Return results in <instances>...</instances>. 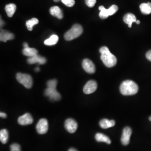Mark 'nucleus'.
I'll list each match as a JSON object with an SVG mask.
<instances>
[{"label":"nucleus","instance_id":"nucleus-12","mask_svg":"<svg viewBox=\"0 0 151 151\" xmlns=\"http://www.w3.org/2000/svg\"><path fill=\"white\" fill-rule=\"evenodd\" d=\"M18 123L22 125H27L32 124L33 122V118L31 114L26 113L20 116L17 120Z\"/></svg>","mask_w":151,"mask_h":151},{"label":"nucleus","instance_id":"nucleus-6","mask_svg":"<svg viewBox=\"0 0 151 151\" xmlns=\"http://www.w3.org/2000/svg\"><path fill=\"white\" fill-rule=\"evenodd\" d=\"M44 94L46 96L48 97L51 101H58L61 98L60 93L56 90V87H47L45 90Z\"/></svg>","mask_w":151,"mask_h":151},{"label":"nucleus","instance_id":"nucleus-27","mask_svg":"<svg viewBox=\"0 0 151 151\" xmlns=\"http://www.w3.org/2000/svg\"><path fill=\"white\" fill-rule=\"evenodd\" d=\"M10 151H21L20 146L17 143H14L10 146Z\"/></svg>","mask_w":151,"mask_h":151},{"label":"nucleus","instance_id":"nucleus-21","mask_svg":"<svg viewBox=\"0 0 151 151\" xmlns=\"http://www.w3.org/2000/svg\"><path fill=\"white\" fill-rule=\"evenodd\" d=\"M58 37L57 35H52V36L50 37V38H48V39H46L44 41V44L48 46H51V45H54L55 44L57 43L58 41Z\"/></svg>","mask_w":151,"mask_h":151},{"label":"nucleus","instance_id":"nucleus-3","mask_svg":"<svg viewBox=\"0 0 151 151\" xmlns=\"http://www.w3.org/2000/svg\"><path fill=\"white\" fill-rule=\"evenodd\" d=\"M83 32V28L80 24H75L70 29L65 33V39L70 41L80 37Z\"/></svg>","mask_w":151,"mask_h":151},{"label":"nucleus","instance_id":"nucleus-4","mask_svg":"<svg viewBox=\"0 0 151 151\" xmlns=\"http://www.w3.org/2000/svg\"><path fill=\"white\" fill-rule=\"evenodd\" d=\"M16 80L27 88H30L32 87L33 83L32 77L28 74L18 73L16 75Z\"/></svg>","mask_w":151,"mask_h":151},{"label":"nucleus","instance_id":"nucleus-37","mask_svg":"<svg viewBox=\"0 0 151 151\" xmlns=\"http://www.w3.org/2000/svg\"><path fill=\"white\" fill-rule=\"evenodd\" d=\"M149 119H150V121H151V116H150V117L149 118Z\"/></svg>","mask_w":151,"mask_h":151},{"label":"nucleus","instance_id":"nucleus-13","mask_svg":"<svg viewBox=\"0 0 151 151\" xmlns=\"http://www.w3.org/2000/svg\"><path fill=\"white\" fill-rule=\"evenodd\" d=\"M47 60L45 57H42L39 55H36L32 57H29L27 60V62L30 65L38 63L39 65H44L46 63Z\"/></svg>","mask_w":151,"mask_h":151},{"label":"nucleus","instance_id":"nucleus-19","mask_svg":"<svg viewBox=\"0 0 151 151\" xmlns=\"http://www.w3.org/2000/svg\"><path fill=\"white\" fill-rule=\"evenodd\" d=\"M38 50L35 48H32L30 47L24 48L22 50V53L28 57H32L38 54Z\"/></svg>","mask_w":151,"mask_h":151},{"label":"nucleus","instance_id":"nucleus-15","mask_svg":"<svg viewBox=\"0 0 151 151\" xmlns=\"http://www.w3.org/2000/svg\"><path fill=\"white\" fill-rule=\"evenodd\" d=\"M137 20L136 19L135 15L131 13L127 14L126 15H124V17H123V21L125 24L128 25L129 27H132L133 22H136Z\"/></svg>","mask_w":151,"mask_h":151},{"label":"nucleus","instance_id":"nucleus-8","mask_svg":"<svg viewBox=\"0 0 151 151\" xmlns=\"http://www.w3.org/2000/svg\"><path fill=\"white\" fill-rule=\"evenodd\" d=\"M132 133V130L130 127H125L123 129V133L121 138V142L123 145L127 146L128 145H129Z\"/></svg>","mask_w":151,"mask_h":151},{"label":"nucleus","instance_id":"nucleus-22","mask_svg":"<svg viewBox=\"0 0 151 151\" xmlns=\"http://www.w3.org/2000/svg\"><path fill=\"white\" fill-rule=\"evenodd\" d=\"M9 138L8 131L5 129L1 130L0 131V140L3 144H6Z\"/></svg>","mask_w":151,"mask_h":151},{"label":"nucleus","instance_id":"nucleus-34","mask_svg":"<svg viewBox=\"0 0 151 151\" xmlns=\"http://www.w3.org/2000/svg\"><path fill=\"white\" fill-rule=\"evenodd\" d=\"M135 22H136L137 24H140V21H139V20H137Z\"/></svg>","mask_w":151,"mask_h":151},{"label":"nucleus","instance_id":"nucleus-29","mask_svg":"<svg viewBox=\"0 0 151 151\" xmlns=\"http://www.w3.org/2000/svg\"><path fill=\"white\" fill-rule=\"evenodd\" d=\"M146 58L151 62V50L148 51L146 54Z\"/></svg>","mask_w":151,"mask_h":151},{"label":"nucleus","instance_id":"nucleus-7","mask_svg":"<svg viewBox=\"0 0 151 151\" xmlns=\"http://www.w3.org/2000/svg\"><path fill=\"white\" fill-rule=\"evenodd\" d=\"M37 132L40 134H44L48 130V122L46 119H41L36 126Z\"/></svg>","mask_w":151,"mask_h":151},{"label":"nucleus","instance_id":"nucleus-14","mask_svg":"<svg viewBox=\"0 0 151 151\" xmlns=\"http://www.w3.org/2000/svg\"><path fill=\"white\" fill-rule=\"evenodd\" d=\"M50 13L52 16H55L59 19H62L63 17L62 10L57 6H53L50 9Z\"/></svg>","mask_w":151,"mask_h":151},{"label":"nucleus","instance_id":"nucleus-35","mask_svg":"<svg viewBox=\"0 0 151 151\" xmlns=\"http://www.w3.org/2000/svg\"><path fill=\"white\" fill-rule=\"evenodd\" d=\"M147 4H148V5L150 6H151V2H148V3H147Z\"/></svg>","mask_w":151,"mask_h":151},{"label":"nucleus","instance_id":"nucleus-10","mask_svg":"<svg viewBox=\"0 0 151 151\" xmlns=\"http://www.w3.org/2000/svg\"><path fill=\"white\" fill-rule=\"evenodd\" d=\"M65 128L69 133H74L77 129L78 124L74 119H67L65 121Z\"/></svg>","mask_w":151,"mask_h":151},{"label":"nucleus","instance_id":"nucleus-26","mask_svg":"<svg viewBox=\"0 0 151 151\" xmlns=\"http://www.w3.org/2000/svg\"><path fill=\"white\" fill-rule=\"evenodd\" d=\"M47 87H57V81L56 80H49L47 83Z\"/></svg>","mask_w":151,"mask_h":151},{"label":"nucleus","instance_id":"nucleus-1","mask_svg":"<svg viewBox=\"0 0 151 151\" xmlns=\"http://www.w3.org/2000/svg\"><path fill=\"white\" fill-rule=\"evenodd\" d=\"M99 52L101 53L100 58L106 67L108 68H111L116 65L117 63L116 58L110 52L108 47H101L100 49Z\"/></svg>","mask_w":151,"mask_h":151},{"label":"nucleus","instance_id":"nucleus-18","mask_svg":"<svg viewBox=\"0 0 151 151\" xmlns=\"http://www.w3.org/2000/svg\"><path fill=\"white\" fill-rule=\"evenodd\" d=\"M95 139L99 142H105L108 145L111 144L110 139L105 134L101 133H96L95 135Z\"/></svg>","mask_w":151,"mask_h":151},{"label":"nucleus","instance_id":"nucleus-28","mask_svg":"<svg viewBox=\"0 0 151 151\" xmlns=\"http://www.w3.org/2000/svg\"><path fill=\"white\" fill-rule=\"evenodd\" d=\"M85 2L87 6L89 7H92L95 5L96 0H85Z\"/></svg>","mask_w":151,"mask_h":151},{"label":"nucleus","instance_id":"nucleus-33","mask_svg":"<svg viewBox=\"0 0 151 151\" xmlns=\"http://www.w3.org/2000/svg\"><path fill=\"white\" fill-rule=\"evenodd\" d=\"M35 71H36V72H38V71H39V68H38V67H37V68H35Z\"/></svg>","mask_w":151,"mask_h":151},{"label":"nucleus","instance_id":"nucleus-20","mask_svg":"<svg viewBox=\"0 0 151 151\" xmlns=\"http://www.w3.org/2000/svg\"><path fill=\"white\" fill-rule=\"evenodd\" d=\"M16 10V6L14 4H10L6 6L5 11L9 17H11L14 15Z\"/></svg>","mask_w":151,"mask_h":151},{"label":"nucleus","instance_id":"nucleus-11","mask_svg":"<svg viewBox=\"0 0 151 151\" xmlns=\"http://www.w3.org/2000/svg\"><path fill=\"white\" fill-rule=\"evenodd\" d=\"M97 88V82L93 80L88 81L83 87V92L85 94H91L96 90Z\"/></svg>","mask_w":151,"mask_h":151},{"label":"nucleus","instance_id":"nucleus-25","mask_svg":"<svg viewBox=\"0 0 151 151\" xmlns=\"http://www.w3.org/2000/svg\"><path fill=\"white\" fill-rule=\"evenodd\" d=\"M62 2L68 7H72L75 4V0H60Z\"/></svg>","mask_w":151,"mask_h":151},{"label":"nucleus","instance_id":"nucleus-9","mask_svg":"<svg viewBox=\"0 0 151 151\" xmlns=\"http://www.w3.org/2000/svg\"><path fill=\"white\" fill-rule=\"evenodd\" d=\"M82 67L83 70L86 72L87 73L92 74L95 72L96 68L91 60L88 59H85L82 61Z\"/></svg>","mask_w":151,"mask_h":151},{"label":"nucleus","instance_id":"nucleus-32","mask_svg":"<svg viewBox=\"0 0 151 151\" xmlns=\"http://www.w3.org/2000/svg\"><path fill=\"white\" fill-rule=\"evenodd\" d=\"M68 151H78L77 150H76V149H75V148H70L69 150H68Z\"/></svg>","mask_w":151,"mask_h":151},{"label":"nucleus","instance_id":"nucleus-16","mask_svg":"<svg viewBox=\"0 0 151 151\" xmlns=\"http://www.w3.org/2000/svg\"><path fill=\"white\" fill-rule=\"evenodd\" d=\"M14 38V35L11 32H7L4 30H1V34H0V40L2 42H6L9 40H12Z\"/></svg>","mask_w":151,"mask_h":151},{"label":"nucleus","instance_id":"nucleus-5","mask_svg":"<svg viewBox=\"0 0 151 151\" xmlns=\"http://www.w3.org/2000/svg\"><path fill=\"white\" fill-rule=\"evenodd\" d=\"M100 10L99 16L102 19H105L109 16H111L118 10V7L116 5L111 6L109 9H106L103 6H100L99 8Z\"/></svg>","mask_w":151,"mask_h":151},{"label":"nucleus","instance_id":"nucleus-2","mask_svg":"<svg viewBox=\"0 0 151 151\" xmlns=\"http://www.w3.org/2000/svg\"><path fill=\"white\" fill-rule=\"evenodd\" d=\"M120 91L125 96L133 95L138 91V86L134 81L126 80L123 81L120 85Z\"/></svg>","mask_w":151,"mask_h":151},{"label":"nucleus","instance_id":"nucleus-24","mask_svg":"<svg viewBox=\"0 0 151 151\" xmlns=\"http://www.w3.org/2000/svg\"><path fill=\"white\" fill-rule=\"evenodd\" d=\"M39 23V20L37 18H32L30 20H27V22H26V26L27 28V30L29 31H32V27L38 24Z\"/></svg>","mask_w":151,"mask_h":151},{"label":"nucleus","instance_id":"nucleus-23","mask_svg":"<svg viewBox=\"0 0 151 151\" xmlns=\"http://www.w3.org/2000/svg\"><path fill=\"white\" fill-rule=\"evenodd\" d=\"M140 10L142 13L145 15H149L151 13V7L147 3H143L140 5Z\"/></svg>","mask_w":151,"mask_h":151},{"label":"nucleus","instance_id":"nucleus-30","mask_svg":"<svg viewBox=\"0 0 151 151\" xmlns=\"http://www.w3.org/2000/svg\"><path fill=\"white\" fill-rule=\"evenodd\" d=\"M0 116H1V118H7V115L5 113H4L1 112Z\"/></svg>","mask_w":151,"mask_h":151},{"label":"nucleus","instance_id":"nucleus-31","mask_svg":"<svg viewBox=\"0 0 151 151\" xmlns=\"http://www.w3.org/2000/svg\"><path fill=\"white\" fill-rule=\"evenodd\" d=\"M23 45H24V48H27V47H28L29 46H28V44L27 43H24V44H23Z\"/></svg>","mask_w":151,"mask_h":151},{"label":"nucleus","instance_id":"nucleus-17","mask_svg":"<svg viewBox=\"0 0 151 151\" xmlns=\"http://www.w3.org/2000/svg\"><path fill=\"white\" fill-rule=\"evenodd\" d=\"M115 124V122L114 120H108L107 119H103L100 122V126L103 129H108L113 127Z\"/></svg>","mask_w":151,"mask_h":151},{"label":"nucleus","instance_id":"nucleus-36","mask_svg":"<svg viewBox=\"0 0 151 151\" xmlns=\"http://www.w3.org/2000/svg\"><path fill=\"white\" fill-rule=\"evenodd\" d=\"M54 2H58V1H60V0H53Z\"/></svg>","mask_w":151,"mask_h":151}]
</instances>
